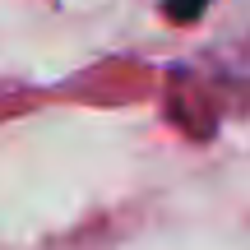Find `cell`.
Masks as SVG:
<instances>
[{"instance_id":"6da1fadb","label":"cell","mask_w":250,"mask_h":250,"mask_svg":"<svg viewBox=\"0 0 250 250\" xmlns=\"http://www.w3.org/2000/svg\"><path fill=\"white\" fill-rule=\"evenodd\" d=\"M204 5H208V0H176V14H181V19H190V14H199Z\"/></svg>"}]
</instances>
